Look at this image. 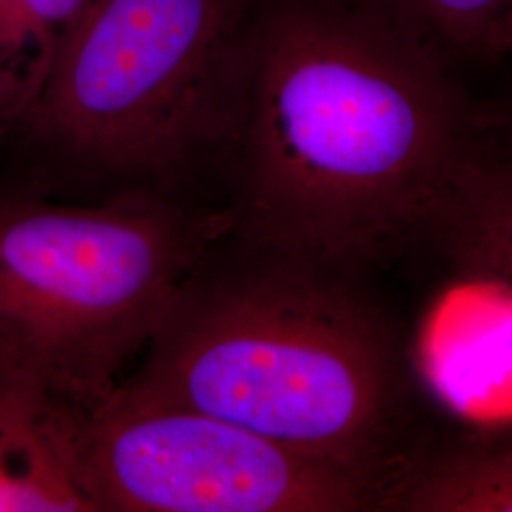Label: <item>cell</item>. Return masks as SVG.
I'll return each instance as SVG.
<instances>
[{"mask_svg":"<svg viewBox=\"0 0 512 512\" xmlns=\"http://www.w3.org/2000/svg\"><path fill=\"white\" fill-rule=\"evenodd\" d=\"M452 61L351 0H260L228 232L351 277L423 234L475 156Z\"/></svg>","mask_w":512,"mask_h":512,"instance_id":"obj_1","label":"cell"},{"mask_svg":"<svg viewBox=\"0 0 512 512\" xmlns=\"http://www.w3.org/2000/svg\"><path fill=\"white\" fill-rule=\"evenodd\" d=\"M243 247L228 264L209 251L124 385L385 490L403 401L391 325L346 275Z\"/></svg>","mask_w":512,"mask_h":512,"instance_id":"obj_2","label":"cell"},{"mask_svg":"<svg viewBox=\"0 0 512 512\" xmlns=\"http://www.w3.org/2000/svg\"><path fill=\"white\" fill-rule=\"evenodd\" d=\"M260 0H93L19 133L107 194L181 198L238 150Z\"/></svg>","mask_w":512,"mask_h":512,"instance_id":"obj_3","label":"cell"},{"mask_svg":"<svg viewBox=\"0 0 512 512\" xmlns=\"http://www.w3.org/2000/svg\"><path fill=\"white\" fill-rule=\"evenodd\" d=\"M226 232L224 209L152 190L0 198V389L52 412L103 403Z\"/></svg>","mask_w":512,"mask_h":512,"instance_id":"obj_4","label":"cell"},{"mask_svg":"<svg viewBox=\"0 0 512 512\" xmlns=\"http://www.w3.org/2000/svg\"><path fill=\"white\" fill-rule=\"evenodd\" d=\"M61 469L78 511L355 512L384 486L230 421L118 384L61 425Z\"/></svg>","mask_w":512,"mask_h":512,"instance_id":"obj_5","label":"cell"},{"mask_svg":"<svg viewBox=\"0 0 512 512\" xmlns=\"http://www.w3.org/2000/svg\"><path fill=\"white\" fill-rule=\"evenodd\" d=\"M423 234L459 268L512 283V160L478 152L459 169Z\"/></svg>","mask_w":512,"mask_h":512,"instance_id":"obj_6","label":"cell"},{"mask_svg":"<svg viewBox=\"0 0 512 512\" xmlns=\"http://www.w3.org/2000/svg\"><path fill=\"white\" fill-rule=\"evenodd\" d=\"M378 511L512 512V439L461 446L385 486Z\"/></svg>","mask_w":512,"mask_h":512,"instance_id":"obj_7","label":"cell"},{"mask_svg":"<svg viewBox=\"0 0 512 512\" xmlns=\"http://www.w3.org/2000/svg\"><path fill=\"white\" fill-rule=\"evenodd\" d=\"M93 0H0V129L37 101L55 57Z\"/></svg>","mask_w":512,"mask_h":512,"instance_id":"obj_8","label":"cell"},{"mask_svg":"<svg viewBox=\"0 0 512 512\" xmlns=\"http://www.w3.org/2000/svg\"><path fill=\"white\" fill-rule=\"evenodd\" d=\"M454 57L505 54L512 0H351Z\"/></svg>","mask_w":512,"mask_h":512,"instance_id":"obj_9","label":"cell"},{"mask_svg":"<svg viewBox=\"0 0 512 512\" xmlns=\"http://www.w3.org/2000/svg\"><path fill=\"white\" fill-rule=\"evenodd\" d=\"M512 52V16L507 23V29H505V54Z\"/></svg>","mask_w":512,"mask_h":512,"instance_id":"obj_10","label":"cell"}]
</instances>
